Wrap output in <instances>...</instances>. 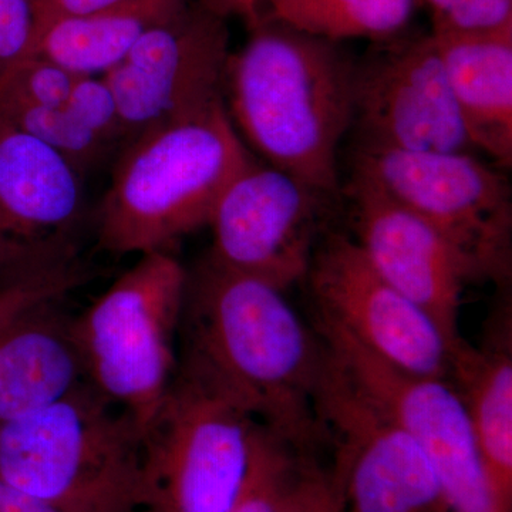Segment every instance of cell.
<instances>
[{
  "mask_svg": "<svg viewBox=\"0 0 512 512\" xmlns=\"http://www.w3.org/2000/svg\"><path fill=\"white\" fill-rule=\"evenodd\" d=\"M178 357L301 453L325 439L316 416L325 345L281 289L207 256L188 274Z\"/></svg>",
  "mask_w": 512,
  "mask_h": 512,
  "instance_id": "1",
  "label": "cell"
},
{
  "mask_svg": "<svg viewBox=\"0 0 512 512\" xmlns=\"http://www.w3.org/2000/svg\"><path fill=\"white\" fill-rule=\"evenodd\" d=\"M229 56L224 104L262 163L335 198L338 153L352 130L356 57L343 43L264 16Z\"/></svg>",
  "mask_w": 512,
  "mask_h": 512,
  "instance_id": "2",
  "label": "cell"
},
{
  "mask_svg": "<svg viewBox=\"0 0 512 512\" xmlns=\"http://www.w3.org/2000/svg\"><path fill=\"white\" fill-rule=\"evenodd\" d=\"M225 104L126 144L101 202L99 245L114 255L170 251L208 227L229 184L254 163Z\"/></svg>",
  "mask_w": 512,
  "mask_h": 512,
  "instance_id": "3",
  "label": "cell"
},
{
  "mask_svg": "<svg viewBox=\"0 0 512 512\" xmlns=\"http://www.w3.org/2000/svg\"><path fill=\"white\" fill-rule=\"evenodd\" d=\"M0 478L57 512H138L143 431L83 383L0 424Z\"/></svg>",
  "mask_w": 512,
  "mask_h": 512,
  "instance_id": "4",
  "label": "cell"
},
{
  "mask_svg": "<svg viewBox=\"0 0 512 512\" xmlns=\"http://www.w3.org/2000/svg\"><path fill=\"white\" fill-rule=\"evenodd\" d=\"M187 279L170 251L148 252L72 319L86 383L141 431L177 372Z\"/></svg>",
  "mask_w": 512,
  "mask_h": 512,
  "instance_id": "5",
  "label": "cell"
},
{
  "mask_svg": "<svg viewBox=\"0 0 512 512\" xmlns=\"http://www.w3.org/2000/svg\"><path fill=\"white\" fill-rule=\"evenodd\" d=\"M258 421L200 367L178 357L143 431L138 512H228L247 478Z\"/></svg>",
  "mask_w": 512,
  "mask_h": 512,
  "instance_id": "6",
  "label": "cell"
},
{
  "mask_svg": "<svg viewBox=\"0 0 512 512\" xmlns=\"http://www.w3.org/2000/svg\"><path fill=\"white\" fill-rule=\"evenodd\" d=\"M350 180L386 195L436 229L463 256L476 282L510 286L511 185L477 154L355 147Z\"/></svg>",
  "mask_w": 512,
  "mask_h": 512,
  "instance_id": "7",
  "label": "cell"
},
{
  "mask_svg": "<svg viewBox=\"0 0 512 512\" xmlns=\"http://www.w3.org/2000/svg\"><path fill=\"white\" fill-rule=\"evenodd\" d=\"M315 329L349 382L423 448L439 477L448 512H500L466 407L448 380L403 372L326 320L316 318Z\"/></svg>",
  "mask_w": 512,
  "mask_h": 512,
  "instance_id": "8",
  "label": "cell"
},
{
  "mask_svg": "<svg viewBox=\"0 0 512 512\" xmlns=\"http://www.w3.org/2000/svg\"><path fill=\"white\" fill-rule=\"evenodd\" d=\"M83 210L82 173L0 124V291L79 271Z\"/></svg>",
  "mask_w": 512,
  "mask_h": 512,
  "instance_id": "9",
  "label": "cell"
},
{
  "mask_svg": "<svg viewBox=\"0 0 512 512\" xmlns=\"http://www.w3.org/2000/svg\"><path fill=\"white\" fill-rule=\"evenodd\" d=\"M228 20L191 0L103 74L119 109L124 146L173 121L224 103Z\"/></svg>",
  "mask_w": 512,
  "mask_h": 512,
  "instance_id": "10",
  "label": "cell"
},
{
  "mask_svg": "<svg viewBox=\"0 0 512 512\" xmlns=\"http://www.w3.org/2000/svg\"><path fill=\"white\" fill-rule=\"evenodd\" d=\"M316 416L345 473V512H448L423 448L349 382L328 352Z\"/></svg>",
  "mask_w": 512,
  "mask_h": 512,
  "instance_id": "11",
  "label": "cell"
},
{
  "mask_svg": "<svg viewBox=\"0 0 512 512\" xmlns=\"http://www.w3.org/2000/svg\"><path fill=\"white\" fill-rule=\"evenodd\" d=\"M355 147L474 153L436 39L404 35L357 59Z\"/></svg>",
  "mask_w": 512,
  "mask_h": 512,
  "instance_id": "12",
  "label": "cell"
},
{
  "mask_svg": "<svg viewBox=\"0 0 512 512\" xmlns=\"http://www.w3.org/2000/svg\"><path fill=\"white\" fill-rule=\"evenodd\" d=\"M316 318L403 372L448 379L456 346L419 306L377 274L355 239L330 232L306 275Z\"/></svg>",
  "mask_w": 512,
  "mask_h": 512,
  "instance_id": "13",
  "label": "cell"
},
{
  "mask_svg": "<svg viewBox=\"0 0 512 512\" xmlns=\"http://www.w3.org/2000/svg\"><path fill=\"white\" fill-rule=\"evenodd\" d=\"M329 200L292 174L255 160L215 207L208 256L285 292L308 275Z\"/></svg>",
  "mask_w": 512,
  "mask_h": 512,
  "instance_id": "14",
  "label": "cell"
},
{
  "mask_svg": "<svg viewBox=\"0 0 512 512\" xmlns=\"http://www.w3.org/2000/svg\"><path fill=\"white\" fill-rule=\"evenodd\" d=\"M346 194L367 261L457 345L464 288L476 282L463 256L426 221L373 188L350 180Z\"/></svg>",
  "mask_w": 512,
  "mask_h": 512,
  "instance_id": "15",
  "label": "cell"
},
{
  "mask_svg": "<svg viewBox=\"0 0 512 512\" xmlns=\"http://www.w3.org/2000/svg\"><path fill=\"white\" fill-rule=\"evenodd\" d=\"M505 301L487 325L483 342L461 339L451 357L448 383L466 407L491 495L512 512V320Z\"/></svg>",
  "mask_w": 512,
  "mask_h": 512,
  "instance_id": "16",
  "label": "cell"
},
{
  "mask_svg": "<svg viewBox=\"0 0 512 512\" xmlns=\"http://www.w3.org/2000/svg\"><path fill=\"white\" fill-rule=\"evenodd\" d=\"M53 302L0 328V424L39 412L86 383L72 319Z\"/></svg>",
  "mask_w": 512,
  "mask_h": 512,
  "instance_id": "17",
  "label": "cell"
},
{
  "mask_svg": "<svg viewBox=\"0 0 512 512\" xmlns=\"http://www.w3.org/2000/svg\"><path fill=\"white\" fill-rule=\"evenodd\" d=\"M451 92L478 153L512 164V29L433 33Z\"/></svg>",
  "mask_w": 512,
  "mask_h": 512,
  "instance_id": "18",
  "label": "cell"
},
{
  "mask_svg": "<svg viewBox=\"0 0 512 512\" xmlns=\"http://www.w3.org/2000/svg\"><path fill=\"white\" fill-rule=\"evenodd\" d=\"M191 0H123L111 8L49 23L37 32L32 55L74 76H103L128 55L148 30Z\"/></svg>",
  "mask_w": 512,
  "mask_h": 512,
  "instance_id": "19",
  "label": "cell"
},
{
  "mask_svg": "<svg viewBox=\"0 0 512 512\" xmlns=\"http://www.w3.org/2000/svg\"><path fill=\"white\" fill-rule=\"evenodd\" d=\"M420 9V0H265L268 18L335 43L402 36Z\"/></svg>",
  "mask_w": 512,
  "mask_h": 512,
  "instance_id": "20",
  "label": "cell"
},
{
  "mask_svg": "<svg viewBox=\"0 0 512 512\" xmlns=\"http://www.w3.org/2000/svg\"><path fill=\"white\" fill-rule=\"evenodd\" d=\"M305 456L258 424L247 478L228 512H278Z\"/></svg>",
  "mask_w": 512,
  "mask_h": 512,
  "instance_id": "21",
  "label": "cell"
},
{
  "mask_svg": "<svg viewBox=\"0 0 512 512\" xmlns=\"http://www.w3.org/2000/svg\"><path fill=\"white\" fill-rule=\"evenodd\" d=\"M0 124L22 131L46 144L82 174L110 148L66 103L56 107L0 110Z\"/></svg>",
  "mask_w": 512,
  "mask_h": 512,
  "instance_id": "22",
  "label": "cell"
},
{
  "mask_svg": "<svg viewBox=\"0 0 512 512\" xmlns=\"http://www.w3.org/2000/svg\"><path fill=\"white\" fill-rule=\"evenodd\" d=\"M77 77L43 57H23L0 77V110L62 106Z\"/></svg>",
  "mask_w": 512,
  "mask_h": 512,
  "instance_id": "23",
  "label": "cell"
},
{
  "mask_svg": "<svg viewBox=\"0 0 512 512\" xmlns=\"http://www.w3.org/2000/svg\"><path fill=\"white\" fill-rule=\"evenodd\" d=\"M433 33H485L512 29V0H420Z\"/></svg>",
  "mask_w": 512,
  "mask_h": 512,
  "instance_id": "24",
  "label": "cell"
},
{
  "mask_svg": "<svg viewBox=\"0 0 512 512\" xmlns=\"http://www.w3.org/2000/svg\"><path fill=\"white\" fill-rule=\"evenodd\" d=\"M345 473L339 463L320 467L312 454L286 493L278 512H345Z\"/></svg>",
  "mask_w": 512,
  "mask_h": 512,
  "instance_id": "25",
  "label": "cell"
},
{
  "mask_svg": "<svg viewBox=\"0 0 512 512\" xmlns=\"http://www.w3.org/2000/svg\"><path fill=\"white\" fill-rule=\"evenodd\" d=\"M66 104L110 147L126 141L116 100L103 77H77Z\"/></svg>",
  "mask_w": 512,
  "mask_h": 512,
  "instance_id": "26",
  "label": "cell"
},
{
  "mask_svg": "<svg viewBox=\"0 0 512 512\" xmlns=\"http://www.w3.org/2000/svg\"><path fill=\"white\" fill-rule=\"evenodd\" d=\"M35 40V12L28 0H0V77L32 55Z\"/></svg>",
  "mask_w": 512,
  "mask_h": 512,
  "instance_id": "27",
  "label": "cell"
},
{
  "mask_svg": "<svg viewBox=\"0 0 512 512\" xmlns=\"http://www.w3.org/2000/svg\"><path fill=\"white\" fill-rule=\"evenodd\" d=\"M83 275L82 271H74L0 291V328L33 306L56 301L74 286L82 284Z\"/></svg>",
  "mask_w": 512,
  "mask_h": 512,
  "instance_id": "28",
  "label": "cell"
},
{
  "mask_svg": "<svg viewBox=\"0 0 512 512\" xmlns=\"http://www.w3.org/2000/svg\"><path fill=\"white\" fill-rule=\"evenodd\" d=\"M123 0H39L33 6L36 19V35L49 23L73 16L89 15L99 10L111 8Z\"/></svg>",
  "mask_w": 512,
  "mask_h": 512,
  "instance_id": "29",
  "label": "cell"
},
{
  "mask_svg": "<svg viewBox=\"0 0 512 512\" xmlns=\"http://www.w3.org/2000/svg\"><path fill=\"white\" fill-rule=\"evenodd\" d=\"M214 15L228 20L239 18L247 28L256 25L265 16V0H197Z\"/></svg>",
  "mask_w": 512,
  "mask_h": 512,
  "instance_id": "30",
  "label": "cell"
},
{
  "mask_svg": "<svg viewBox=\"0 0 512 512\" xmlns=\"http://www.w3.org/2000/svg\"><path fill=\"white\" fill-rule=\"evenodd\" d=\"M0 512H57L0 478Z\"/></svg>",
  "mask_w": 512,
  "mask_h": 512,
  "instance_id": "31",
  "label": "cell"
},
{
  "mask_svg": "<svg viewBox=\"0 0 512 512\" xmlns=\"http://www.w3.org/2000/svg\"><path fill=\"white\" fill-rule=\"evenodd\" d=\"M28 2L30 3V5H32L33 8V6H35L36 3L39 2V0H28Z\"/></svg>",
  "mask_w": 512,
  "mask_h": 512,
  "instance_id": "32",
  "label": "cell"
}]
</instances>
